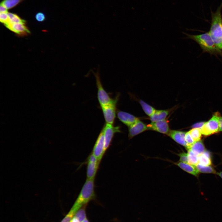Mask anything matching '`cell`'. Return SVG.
<instances>
[{
  "label": "cell",
  "instance_id": "cell-1",
  "mask_svg": "<svg viewBox=\"0 0 222 222\" xmlns=\"http://www.w3.org/2000/svg\"><path fill=\"white\" fill-rule=\"evenodd\" d=\"M183 33L187 36V38L196 42L203 52L208 53L216 56L219 55L222 57V50L214 42L208 32L198 35Z\"/></svg>",
  "mask_w": 222,
  "mask_h": 222
},
{
  "label": "cell",
  "instance_id": "cell-2",
  "mask_svg": "<svg viewBox=\"0 0 222 222\" xmlns=\"http://www.w3.org/2000/svg\"><path fill=\"white\" fill-rule=\"evenodd\" d=\"M222 3L215 12H211V23L209 31L211 38L216 45L222 47Z\"/></svg>",
  "mask_w": 222,
  "mask_h": 222
},
{
  "label": "cell",
  "instance_id": "cell-3",
  "mask_svg": "<svg viewBox=\"0 0 222 222\" xmlns=\"http://www.w3.org/2000/svg\"><path fill=\"white\" fill-rule=\"evenodd\" d=\"M94 179H87L73 207L79 210L84 205L95 199Z\"/></svg>",
  "mask_w": 222,
  "mask_h": 222
},
{
  "label": "cell",
  "instance_id": "cell-4",
  "mask_svg": "<svg viewBox=\"0 0 222 222\" xmlns=\"http://www.w3.org/2000/svg\"><path fill=\"white\" fill-rule=\"evenodd\" d=\"M92 72L96 78V84L97 88V97L101 106L117 103L118 96H117L114 99L112 98L102 86L100 77L99 68H98L96 72L92 70Z\"/></svg>",
  "mask_w": 222,
  "mask_h": 222
},
{
  "label": "cell",
  "instance_id": "cell-5",
  "mask_svg": "<svg viewBox=\"0 0 222 222\" xmlns=\"http://www.w3.org/2000/svg\"><path fill=\"white\" fill-rule=\"evenodd\" d=\"M220 115L219 112H216L209 120L205 122L201 128L203 135L207 137L220 132L219 119Z\"/></svg>",
  "mask_w": 222,
  "mask_h": 222
},
{
  "label": "cell",
  "instance_id": "cell-6",
  "mask_svg": "<svg viewBox=\"0 0 222 222\" xmlns=\"http://www.w3.org/2000/svg\"><path fill=\"white\" fill-rule=\"evenodd\" d=\"M105 137V152L111 145L115 134L121 132L120 127L119 126H114L113 125L106 123L102 129Z\"/></svg>",
  "mask_w": 222,
  "mask_h": 222
},
{
  "label": "cell",
  "instance_id": "cell-7",
  "mask_svg": "<svg viewBox=\"0 0 222 222\" xmlns=\"http://www.w3.org/2000/svg\"><path fill=\"white\" fill-rule=\"evenodd\" d=\"M100 162L92 153L89 154L86 162L87 179H94Z\"/></svg>",
  "mask_w": 222,
  "mask_h": 222
},
{
  "label": "cell",
  "instance_id": "cell-8",
  "mask_svg": "<svg viewBox=\"0 0 222 222\" xmlns=\"http://www.w3.org/2000/svg\"><path fill=\"white\" fill-rule=\"evenodd\" d=\"M105 141L103 131L102 129L94 146L92 153L101 162L105 153Z\"/></svg>",
  "mask_w": 222,
  "mask_h": 222
},
{
  "label": "cell",
  "instance_id": "cell-9",
  "mask_svg": "<svg viewBox=\"0 0 222 222\" xmlns=\"http://www.w3.org/2000/svg\"><path fill=\"white\" fill-rule=\"evenodd\" d=\"M117 103L101 106L106 123L113 125L116 117Z\"/></svg>",
  "mask_w": 222,
  "mask_h": 222
},
{
  "label": "cell",
  "instance_id": "cell-10",
  "mask_svg": "<svg viewBox=\"0 0 222 222\" xmlns=\"http://www.w3.org/2000/svg\"><path fill=\"white\" fill-rule=\"evenodd\" d=\"M5 26L11 31L20 35H25L30 33V31L23 23H11L9 22Z\"/></svg>",
  "mask_w": 222,
  "mask_h": 222
},
{
  "label": "cell",
  "instance_id": "cell-11",
  "mask_svg": "<svg viewBox=\"0 0 222 222\" xmlns=\"http://www.w3.org/2000/svg\"><path fill=\"white\" fill-rule=\"evenodd\" d=\"M147 126L149 129L164 134H168L170 131L168 121L165 119L155 122H152Z\"/></svg>",
  "mask_w": 222,
  "mask_h": 222
},
{
  "label": "cell",
  "instance_id": "cell-12",
  "mask_svg": "<svg viewBox=\"0 0 222 222\" xmlns=\"http://www.w3.org/2000/svg\"><path fill=\"white\" fill-rule=\"evenodd\" d=\"M148 129L147 126L139 120L129 127V138L131 139L137 135Z\"/></svg>",
  "mask_w": 222,
  "mask_h": 222
},
{
  "label": "cell",
  "instance_id": "cell-13",
  "mask_svg": "<svg viewBox=\"0 0 222 222\" xmlns=\"http://www.w3.org/2000/svg\"><path fill=\"white\" fill-rule=\"evenodd\" d=\"M118 119L126 125L130 127L139 119L134 116L127 112L120 111L117 113Z\"/></svg>",
  "mask_w": 222,
  "mask_h": 222
},
{
  "label": "cell",
  "instance_id": "cell-14",
  "mask_svg": "<svg viewBox=\"0 0 222 222\" xmlns=\"http://www.w3.org/2000/svg\"><path fill=\"white\" fill-rule=\"evenodd\" d=\"M186 132L179 130H170L168 134L174 141L179 144L184 146L186 149L187 143L185 139Z\"/></svg>",
  "mask_w": 222,
  "mask_h": 222
},
{
  "label": "cell",
  "instance_id": "cell-15",
  "mask_svg": "<svg viewBox=\"0 0 222 222\" xmlns=\"http://www.w3.org/2000/svg\"><path fill=\"white\" fill-rule=\"evenodd\" d=\"M175 164L178 166L182 169L187 173L198 177L199 172L196 166L190 165L188 163H184L181 162H175Z\"/></svg>",
  "mask_w": 222,
  "mask_h": 222
},
{
  "label": "cell",
  "instance_id": "cell-16",
  "mask_svg": "<svg viewBox=\"0 0 222 222\" xmlns=\"http://www.w3.org/2000/svg\"><path fill=\"white\" fill-rule=\"evenodd\" d=\"M188 149L191 150L194 153L198 156L203 154L206 150L203 141L202 140L194 143L188 150Z\"/></svg>",
  "mask_w": 222,
  "mask_h": 222
},
{
  "label": "cell",
  "instance_id": "cell-17",
  "mask_svg": "<svg viewBox=\"0 0 222 222\" xmlns=\"http://www.w3.org/2000/svg\"><path fill=\"white\" fill-rule=\"evenodd\" d=\"M168 114V110H156L155 112L150 116V119L152 122L162 120L165 119Z\"/></svg>",
  "mask_w": 222,
  "mask_h": 222
},
{
  "label": "cell",
  "instance_id": "cell-18",
  "mask_svg": "<svg viewBox=\"0 0 222 222\" xmlns=\"http://www.w3.org/2000/svg\"><path fill=\"white\" fill-rule=\"evenodd\" d=\"M198 164L204 166H211L212 164L211 155L210 152L206 150L198 157Z\"/></svg>",
  "mask_w": 222,
  "mask_h": 222
},
{
  "label": "cell",
  "instance_id": "cell-19",
  "mask_svg": "<svg viewBox=\"0 0 222 222\" xmlns=\"http://www.w3.org/2000/svg\"><path fill=\"white\" fill-rule=\"evenodd\" d=\"M87 205V204L83 206L75 215L74 217L76 218L79 222H82L86 218L85 211Z\"/></svg>",
  "mask_w": 222,
  "mask_h": 222
},
{
  "label": "cell",
  "instance_id": "cell-20",
  "mask_svg": "<svg viewBox=\"0 0 222 222\" xmlns=\"http://www.w3.org/2000/svg\"><path fill=\"white\" fill-rule=\"evenodd\" d=\"M196 166L198 171L200 173L215 174L217 173L214 168L211 165L204 166L198 163Z\"/></svg>",
  "mask_w": 222,
  "mask_h": 222
},
{
  "label": "cell",
  "instance_id": "cell-21",
  "mask_svg": "<svg viewBox=\"0 0 222 222\" xmlns=\"http://www.w3.org/2000/svg\"><path fill=\"white\" fill-rule=\"evenodd\" d=\"M187 150L188 163L190 165L196 166L198 163V156L194 153L191 150Z\"/></svg>",
  "mask_w": 222,
  "mask_h": 222
},
{
  "label": "cell",
  "instance_id": "cell-22",
  "mask_svg": "<svg viewBox=\"0 0 222 222\" xmlns=\"http://www.w3.org/2000/svg\"><path fill=\"white\" fill-rule=\"evenodd\" d=\"M188 132L195 142L201 140L202 134L200 129L192 128Z\"/></svg>",
  "mask_w": 222,
  "mask_h": 222
},
{
  "label": "cell",
  "instance_id": "cell-23",
  "mask_svg": "<svg viewBox=\"0 0 222 222\" xmlns=\"http://www.w3.org/2000/svg\"><path fill=\"white\" fill-rule=\"evenodd\" d=\"M139 103L145 113L150 117L155 112L156 110L154 108L143 101L140 100Z\"/></svg>",
  "mask_w": 222,
  "mask_h": 222
},
{
  "label": "cell",
  "instance_id": "cell-24",
  "mask_svg": "<svg viewBox=\"0 0 222 222\" xmlns=\"http://www.w3.org/2000/svg\"><path fill=\"white\" fill-rule=\"evenodd\" d=\"M24 0H3L1 3L8 10L13 8Z\"/></svg>",
  "mask_w": 222,
  "mask_h": 222
},
{
  "label": "cell",
  "instance_id": "cell-25",
  "mask_svg": "<svg viewBox=\"0 0 222 222\" xmlns=\"http://www.w3.org/2000/svg\"><path fill=\"white\" fill-rule=\"evenodd\" d=\"M9 22L11 23H25L26 21L19 16L17 14L8 12Z\"/></svg>",
  "mask_w": 222,
  "mask_h": 222
},
{
  "label": "cell",
  "instance_id": "cell-26",
  "mask_svg": "<svg viewBox=\"0 0 222 222\" xmlns=\"http://www.w3.org/2000/svg\"><path fill=\"white\" fill-rule=\"evenodd\" d=\"M77 210L72 207L71 209L60 222H70Z\"/></svg>",
  "mask_w": 222,
  "mask_h": 222
},
{
  "label": "cell",
  "instance_id": "cell-27",
  "mask_svg": "<svg viewBox=\"0 0 222 222\" xmlns=\"http://www.w3.org/2000/svg\"><path fill=\"white\" fill-rule=\"evenodd\" d=\"M8 12L0 13V21L4 25L9 22Z\"/></svg>",
  "mask_w": 222,
  "mask_h": 222
},
{
  "label": "cell",
  "instance_id": "cell-28",
  "mask_svg": "<svg viewBox=\"0 0 222 222\" xmlns=\"http://www.w3.org/2000/svg\"><path fill=\"white\" fill-rule=\"evenodd\" d=\"M178 155L179 157V162L188 163L187 153L183 152L178 154Z\"/></svg>",
  "mask_w": 222,
  "mask_h": 222
},
{
  "label": "cell",
  "instance_id": "cell-29",
  "mask_svg": "<svg viewBox=\"0 0 222 222\" xmlns=\"http://www.w3.org/2000/svg\"><path fill=\"white\" fill-rule=\"evenodd\" d=\"M36 19L39 22H42L45 19V15L42 12L37 13L35 15Z\"/></svg>",
  "mask_w": 222,
  "mask_h": 222
},
{
  "label": "cell",
  "instance_id": "cell-30",
  "mask_svg": "<svg viewBox=\"0 0 222 222\" xmlns=\"http://www.w3.org/2000/svg\"><path fill=\"white\" fill-rule=\"evenodd\" d=\"M204 122V121L197 122L193 124L192 126V128H199L201 129Z\"/></svg>",
  "mask_w": 222,
  "mask_h": 222
},
{
  "label": "cell",
  "instance_id": "cell-31",
  "mask_svg": "<svg viewBox=\"0 0 222 222\" xmlns=\"http://www.w3.org/2000/svg\"><path fill=\"white\" fill-rule=\"evenodd\" d=\"M8 9L2 4L0 3V13L7 12Z\"/></svg>",
  "mask_w": 222,
  "mask_h": 222
},
{
  "label": "cell",
  "instance_id": "cell-32",
  "mask_svg": "<svg viewBox=\"0 0 222 222\" xmlns=\"http://www.w3.org/2000/svg\"><path fill=\"white\" fill-rule=\"evenodd\" d=\"M219 123L220 132H222V116L221 115L219 117Z\"/></svg>",
  "mask_w": 222,
  "mask_h": 222
},
{
  "label": "cell",
  "instance_id": "cell-33",
  "mask_svg": "<svg viewBox=\"0 0 222 222\" xmlns=\"http://www.w3.org/2000/svg\"><path fill=\"white\" fill-rule=\"evenodd\" d=\"M70 222H79L78 220L75 218L73 217L72 219Z\"/></svg>",
  "mask_w": 222,
  "mask_h": 222
},
{
  "label": "cell",
  "instance_id": "cell-34",
  "mask_svg": "<svg viewBox=\"0 0 222 222\" xmlns=\"http://www.w3.org/2000/svg\"><path fill=\"white\" fill-rule=\"evenodd\" d=\"M216 174L220 176L222 179V171L217 172Z\"/></svg>",
  "mask_w": 222,
  "mask_h": 222
},
{
  "label": "cell",
  "instance_id": "cell-35",
  "mask_svg": "<svg viewBox=\"0 0 222 222\" xmlns=\"http://www.w3.org/2000/svg\"><path fill=\"white\" fill-rule=\"evenodd\" d=\"M82 222H89V221H88V220L87 218H86Z\"/></svg>",
  "mask_w": 222,
  "mask_h": 222
},
{
  "label": "cell",
  "instance_id": "cell-36",
  "mask_svg": "<svg viewBox=\"0 0 222 222\" xmlns=\"http://www.w3.org/2000/svg\"><path fill=\"white\" fill-rule=\"evenodd\" d=\"M221 49L222 50V47L221 48Z\"/></svg>",
  "mask_w": 222,
  "mask_h": 222
}]
</instances>
